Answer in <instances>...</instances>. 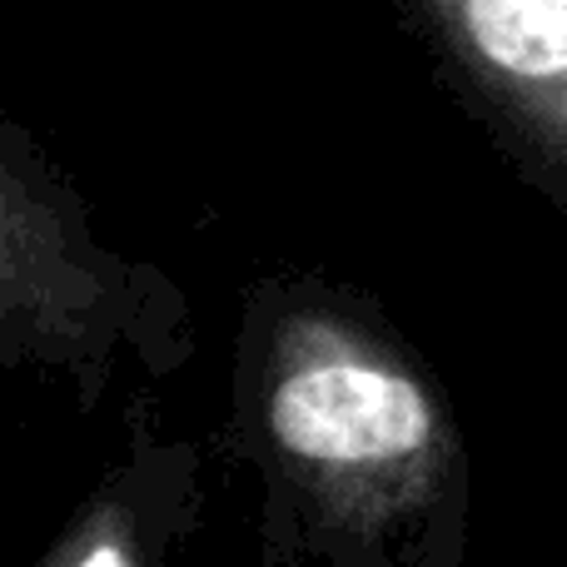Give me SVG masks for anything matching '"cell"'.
Returning a JSON list of instances; mask_svg holds the SVG:
<instances>
[{
	"instance_id": "1",
	"label": "cell",
	"mask_w": 567,
	"mask_h": 567,
	"mask_svg": "<svg viewBox=\"0 0 567 567\" xmlns=\"http://www.w3.org/2000/svg\"><path fill=\"white\" fill-rule=\"evenodd\" d=\"M279 449L319 468H393L429 449L433 403L409 373L369 359H309L269 399Z\"/></svg>"
},
{
	"instance_id": "2",
	"label": "cell",
	"mask_w": 567,
	"mask_h": 567,
	"mask_svg": "<svg viewBox=\"0 0 567 567\" xmlns=\"http://www.w3.org/2000/svg\"><path fill=\"white\" fill-rule=\"evenodd\" d=\"M439 6L483 75L567 145V0H439Z\"/></svg>"
}]
</instances>
